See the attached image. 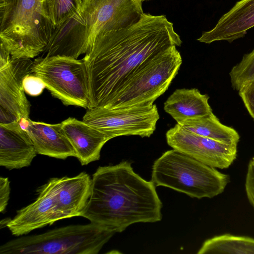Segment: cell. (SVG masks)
Instances as JSON below:
<instances>
[{
  "instance_id": "obj_1",
  "label": "cell",
  "mask_w": 254,
  "mask_h": 254,
  "mask_svg": "<svg viewBox=\"0 0 254 254\" xmlns=\"http://www.w3.org/2000/svg\"><path fill=\"white\" fill-rule=\"evenodd\" d=\"M182 43L165 15L144 13L126 28L101 32L83 59L89 81L91 107H108L145 64Z\"/></svg>"
},
{
  "instance_id": "obj_2",
  "label": "cell",
  "mask_w": 254,
  "mask_h": 254,
  "mask_svg": "<svg viewBox=\"0 0 254 254\" xmlns=\"http://www.w3.org/2000/svg\"><path fill=\"white\" fill-rule=\"evenodd\" d=\"M155 187L135 173L127 161L99 166L81 216L115 233L134 223L160 221L162 203Z\"/></svg>"
},
{
  "instance_id": "obj_3",
  "label": "cell",
  "mask_w": 254,
  "mask_h": 254,
  "mask_svg": "<svg viewBox=\"0 0 254 254\" xmlns=\"http://www.w3.org/2000/svg\"><path fill=\"white\" fill-rule=\"evenodd\" d=\"M42 0H0V41L12 58L42 53L55 28L42 14Z\"/></svg>"
},
{
  "instance_id": "obj_4",
  "label": "cell",
  "mask_w": 254,
  "mask_h": 254,
  "mask_svg": "<svg viewBox=\"0 0 254 254\" xmlns=\"http://www.w3.org/2000/svg\"><path fill=\"white\" fill-rule=\"evenodd\" d=\"M151 181L156 186L169 188L191 197L211 198L224 191L230 177L173 149L154 162Z\"/></svg>"
},
{
  "instance_id": "obj_5",
  "label": "cell",
  "mask_w": 254,
  "mask_h": 254,
  "mask_svg": "<svg viewBox=\"0 0 254 254\" xmlns=\"http://www.w3.org/2000/svg\"><path fill=\"white\" fill-rule=\"evenodd\" d=\"M115 234L91 222L71 225L9 241L0 254H97Z\"/></svg>"
},
{
  "instance_id": "obj_6",
  "label": "cell",
  "mask_w": 254,
  "mask_h": 254,
  "mask_svg": "<svg viewBox=\"0 0 254 254\" xmlns=\"http://www.w3.org/2000/svg\"><path fill=\"white\" fill-rule=\"evenodd\" d=\"M32 72L40 78L51 94L64 105L90 108L89 77L83 59L39 57L33 62Z\"/></svg>"
},
{
  "instance_id": "obj_7",
  "label": "cell",
  "mask_w": 254,
  "mask_h": 254,
  "mask_svg": "<svg viewBox=\"0 0 254 254\" xmlns=\"http://www.w3.org/2000/svg\"><path fill=\"white\" fill-rule=\"evenodd\" d=\"M182 59L173 46L142 66L127 83L109 108L153 104L177 74Z\"/></svg>"
},
{
  "instance_id": "obj_8",
  "label": "cell",
  "mask_w": 254,
  "mask_h": 254,
  "mask_svg": "<svg viewBox=\"0 0 254 254\" xmlns=\"http://www.w3.org/2000/svg\"><path fill=\"white\" fill-rule=\"evenodd\" d=\"M159 115L154 104L121 108L88 109L82 121L111 139L123 135L150 137L156 129Z\"/></svg>"
},
{
  "instance_id": "obj_9",
  "label": "cell",
  "mask_w": 254,
  "mask_h": 254,
  "mask_svg": "<svg viewBox=\"0 0 254 254\" xmlns=\"http://www.w3.org/2000/svg\"><path fill=\"white\" fill-rule=\"evenodd\" d=\"M142 1L82 0L80 12L86 27L89 47L99 33L126 28L137 22L144 14Z\"/></svg>"
},
{
  "instance_id": "obj_10",
  "label": "cell",
  "mask_w": 254,
  "mask_h": 254,
  "mask_svg": "<svg viewBox=\"0 0 254 254\" xmlns=\"http://www.w3.org/2000/svg\"><path fill=\"white\" fill-rule=\"evenodd\" d=\"M29 58H12L0 67V124L28 119L30 104L23 87L24 77L32 73Z\"/></svg>"
},
{
  "instance_id": "obj_11",
  "label": "cell",
  "mask_w": 254,
  "mask_h": 254,
  "mask_svg": "<svg viewBox=\"0 0 254 254\" xmlns=\"http://www.w3.org/2000/svg\"><path fill=\"white\" fill-rule=\"evenodd\" d=\"M166 137L173 149L215 168L227 169L236 159L237 145L197 135L178 124L167 131Z\"/></svg>"
},
{
  "instance_id": "obj_12",
  "label": "cell",
  "mask_w": 254,
  "mask_h": 254,
  "mask_svg": "<svg viewBox=\"0 0 254 254\" xmlns=\"http://www.w3.org/2000/svg\"><path fill=\"white\" fill-rule=\"evenodd\" d=\"M61 178H51L37 190L38 197L28 205L18 210L6 226L12 235L22 236L31 231L60 220L58 209V194Z\"/></svg>"
},
{
  "instance_id": "obj_13",
  "label": "cell",
  "mask_w": 254,
  "mask_h": 254,
  "mask_svg": "<svg viewBox=\"0 0 254 254\" xmlns=\"http://www.w3.org/2000/svg\"><path fill=\"white\" fill-rule=\"evenodd\" d=\"M89 48L86 27L80 11L55 26L44 52L45 57L61 56L77 59Z\"/></svg>"
},
{
  "instance_id": "obj_14",
  "label": "cell",
  "mask_w": 254,
  "mask_h": 254,
  "mask_svg": "<svg viewBox=\"0 0 254 254\" xmlns=\"http://www.w3.org/2000/svg\"><path fill=\"white\" fill-rule=\"evenodd\" d=\"M37 152L18 122L0 124V166L9 170L29 166Z\"/></svg>"
},
{
  "instance_id": "obj_15",
  "label": "cell",
  "mask_w": 254,
  "mask_h": 254,
  "mask_svg": "<svg viewBox=\"0 0 254 254\" xmlns=\"http://www.w3.org/2000/svg\"><path fill=\"white\" fill-rule=\"evenodd\" d=\"M254 27V0H240L223 15L211 30L203 32L197 39L210 44L215 41L229 43L244 37Z\"/></svg>"
},
{
  "instance_id": "obj_16",
  "label": "cell",
  "mask_w": 254,
  "mask_h": 254,
  "mask_svg": "<svg viewBox=\"0 0 254 254\" xmlns=\"http://www.w3.org/2000/svg\"><path fill=\"white\" fill-rule=\"evenodd\" d=\"M61 125L81 165L100 159L102 147L111 139L107 134L74 118H67Z\"/></svg>"
},
{
  "instance_id": "obj_17",
  "label": "cell",
  "mask_w": 254,
  "mask_h": 254,
  "mask_svg": "<svg viewBox=\"0 0 254 254\" xmlns=\"http://www.w3.org/2000/svg\"><path fill=\"white\" fill-rule=\"evenodd\" d=\"M24 129L29 134L38 154L60 159L76 157L61 123L49 124L29 118Z\"/></svg>"
},
{
  "instance_id": "obj_18",
  "label": "cell",
  "mask_w": 254,
  "mask_h": 254,
  "mask_svg": "<svg viewBox=\"0 0 254 254\" xmlns=\"http://www.w3.org/2000/svg\"><path fill=\"white\" fill-rule=\"evenodd\" d=\"M91 178L82 172L72 177L61 178L58 209L61 220L81 216L90 195Z\"/></svg>"
},
{
  "instance_id": "obj_19",
  "label": "cell",
  "mask_w": 254,
  "mask_h": 254,
  "mask_svg": "<svg viewBox=\"0 0 254 254\" xmlns=\"http://www.w3.org/2000/svg\"><path fill=\"white\" fill-rule=\"evenodd\" d=\"M209 96L196 88L176 89L164 103V109L180 124L190 119L211 114Z\"/></svg>"
},
{
  "instance_id": "obj_20",
  "label": "cell",
  "mask_w": 254,
  "mask_h": 254,
  "mask_svg": "<svg viewBox=\"0 0 254 254\" xmlns=\"http://www.w3.org/2000/svg\"><path fill=\"white\" fill-rule=\"evenodd\" d=\"M179 125L195 134L225 143L238 145L240 140L238 132L234 128L221 123L213 113L188 119Z\"/></svg>"
},
{
  "instance_id": "obj_21",
  "label": "cell",
  "mask_w": 254,
  "mask_h": 254,
  "mask_svg": "<svg viewBox=\"0 0 254 254\" xmlns=\"http://www.w3.org/2000/svg\"><path fill=\"white\" fill-rule=\"evenodd\" d=\"M198 254H254V239L224 234L204 242Z\"/></svg>"
},
{
  "instance_id": "obj_22",
  "label": "cell",
  "mask_w": 254,
  "mask_h": 254,
  "mask_svg": "<svg viewBox=\"0 0 254 254\" xmlns=\"http://www.w3.org/2000/svg\"><path fill=\"white\" fill-rule=\"evenodd\" d=\"M82 0H42L43 15L55 26L80 11Z\"/></svg>"
},
{
  "instance_id": "obj_23",
  "label": "cell",
  "mask_w": 254,
  "mask_h": 254,
  "mask_svg": "<svg viewBox=\"0 0 254 254\" xmlns=\"http://www.w3.org/2000/svg\"><path fill=\"white\" fill-rule=\"evenodd\" d=\"M229 75L232 87L238 91L245 83L254 79V50L243 57Z\"/></svg>"
},
{
  "instance_id": "obj_24",
  "label": "cell",
  "mask_w": 254,
  "mask_h": 254,
  "mask_svg": "<svg viewBox=\"0 0 254 254\" xmlns=\"http://www.w3.org/2000/svg\"><path fill=\"white\" fill-rule=\"evenodd\" d=\"M238 92L249 114L254 120V79L245 83Z\"/></svg>"
},
{
  "instance_id": "obj_25",
  "label": "cell",
  "mask_w": 254,
  "mask_h": 254,
  "mask_svg": "<svg viewBox=\"0 0 254 254\" xmlns=\"http://www.w3.org/2000/svg\"><path fill=\"white\" fill-rule=\"evenodd\" d=\"M23 84L25 92L33 96L40 95L44 89L46 88L43 81L32 73L24 77Z\"/></svg>"
},
{
  "instance_id": "obj_26",
  "label": "cell",
  "mask_w": 254,
  "mask_h": 254,
  "mask_svg": "<svg viewBox=\"0 0 254 254\" xmlns=\"http://www.w3.org/2000/svg\"><path fill=\"white\" fill-rule=\"evenodd\" d=\"M245 188L248 199L254 209V161L252 159L248 166Z\"/></svg>"
},
{
  "instance_id": "obj_27",
  "label": "cell",
  "mask_w": 254,
  "mask_h": 254,
  "mask_svg": "<svg viewBox=\"0 0 254 254\" xmlns=\"http://www.w3.org/2000/svg\"><path fill=\"white\" fill-rule=\"evenodd\" d=\"M10 192L8 178L0 177V212H4L8 204Z\"/></svg>"
},
{
  "instance_id": "obj_28",
  "label": "cell",
  "mask_w": 254,
  "mask_h": 254,
  "mask_svg": "<svg viewBox=\"0 0 254 254\" xmlns=\"http://www.w3.org/2000/svg\"></svg>"
}]
</instances>
